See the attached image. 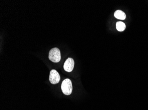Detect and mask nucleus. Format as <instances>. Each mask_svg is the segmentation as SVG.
I'll return each mask as SVG.
<instances>
[{
	"label": "nucleus",
	"mask_w": 148,
	"mask_h": 110,
	"mask_svg": "<svg viewBox=\"0 0 148 110\" xmlns=\"http://www.w3.org/2000/svg\"><path fill=\"white\" fill-rule=\"evenodd\" d=\"M49 59L54 63H58L61 60V53L60 49L57 48H53L50 50Z\"/></svg>",
	"instance_id": "nucleus-1"
},
{
	"label": "nucleus",
	"mask_w": 148,
	"mask_h": 110,
	"mask_svg": "<svg viewBox=\"0 0 148 110\" xmlns=\"http://www.w3.org/2000/svg\"><path fill=\"white\" fill-rule=\"evenodd\" d=\"M62 92L66 95H70L72 93V85L71 80L69 78L65 79L61 85Z\"/></svg>",
	"instance_id": "nucleus-2"
},
{
	"label": "nucleus",
	"mask_w": 148,
	"mask_h": 110,
	"mask_svg": "<svg viewBox=\"0 0 148 110\" xmlns=\"http://www.w3.org/2000/svg\"><path fill=\"white\" fill-rule=\"evenodd\" d=\"M60 79V77L58 72L56 70H52L50 73L49 81L52 84H56L59 83Z\"/></svg>",
	"instance_id": "nucleus-3"
},
{
	"label": "nucleus",
	"mask_w": 148,
	"mask_h": 110,
	"mask_svg": "<svg viewBox=\"0 0 148 110\" xmlns=\"http://www.w3.org/2000/svg\"><path fill=\"white\" fill-rule=\"evenodd\" d=\"M75 65V62L73 59L69 58L66 60L64 63V68L66 72H70L73 71Z\"/></svg>",
	"instance_id": "nucleus-4"
},
{
	"label": "nucleus",
	"mask_w": 148,
	"mask_h": 110,
	"mask_svg": "<svg viewBox=\"0 0 148 110\" xmlns=\"http://www.w3.org/2000/svg\"><path fill=\"white\" fill-rule=\"evenodd\" d=\"M114 16L115 18L119 20H124L126 18V15L125 12L120 10H118L115 11Z\"/></svg>",
	"instance_id": "nucleus-5"
},
{
	"label": "nucleus",
	"mask_w": 148,
	"mask_h": 110,
	"mask_svg": "<svg viewBox=\"0 0 148 110\" xmlns=\"http://www.w3.org/2000/svg\"><path fill=\"white\" fill-rule=\"evenodd\" d=\"M116 29L119 31H123L125 30L126 26L122 22H118L116 23Z\"/></svg>",
	"instance_id": "nucleus-6"
}]
</instances>
